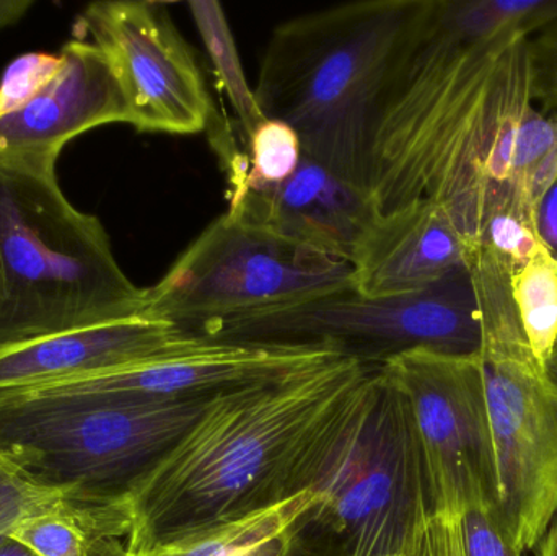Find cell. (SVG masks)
Masks as SVG:
<instances>
[{
  "mask_svg": "<svg viewBox=\"0 0 557 556\" xmlns=\"http://www.w3.org/2000/svg\"><path fill=\"white\" fill-rule=\"evenodd\" d=\"M527 38L467 41L424 0L376 107L369 196L380 214L428 199L481 248L509 195L517 129L533 107Z\"/></svg>",
  "mask_w": 557,
  "mask_h": 556,
  "instance_id": "obj_1",
  "label": "cell"
},
{
  "mask_svg": "<svg viewBox=\"0 0 557 556\" xmlns=\"http://www.w3.org/2000/svg\"><path fill=\"white\" fill-rule=\"evenodd\" d=\"M373 362L339 356L218 392L127 496V552L206 531L305 490L321 434Z\"/></svg>",
  "mask_w": 557,
  "mask_h": 556,
  "instance_id": "obj_2",
  "label": "cell"
},
{
  "mask_svg": "<svg viewBox=\"0 0 557 556\" xmlns=\"http://www.w3.org/2000/svg\"><path fill=\"white\" fill-rule=\"evenodd\" d=\"M424 0H363L305 13L271 36L255 88L301 152L369 193L380 95Z\"/></svg>",
  "mask_w": 557,
  "mask_h": 556,
  "instance_id": "obj_3",
  "label": "cell"
},
{
  "mask_svg": "<svg viewBox=\"0 0 557 556\" xmlns=\"http://www.w3.org/2000/svg\"><path fill=\"white\" fill-rule=\"evenodd\" d=\"M97 215L75 208L51 163L0 157V353L143 316Z\"/></svg>",
  "mask_w": 557,
  "mask_h": 556,
  "instance_id": "obj_4",
  "label": "cell"
},
{
  "mask_svg": "<svg viewBox=\"0 0 557 556\" xmlns=\"http://www.w3.org/2000/svg\"><path fill=\"white\" fill-rule=\"evenodd\" d=\"M208 398L54 387L2 394L0 462L71 502L127 503L137 480L198 420Z\"/></svg>",
  "mask_w": 557,
  "mask_h": 556,
  "instance_id": "obj_5",
  "label": "cell"
},
{
  "mask_svg": "<svg viewBox=\"0 0 557 556\" xmlns=\"http://www.w3.org/2000/svg\"><path fill=\"white\" fill-rule=\"evenodd\" d=\"M305 522L339 535L344 556H399L432 512L411 405L372 365L327 423L308 467Z\"/></svg>",
  "mask_w": 557,
  "mask_h": 556,
  "instance_id": "obj_6",
  "label": "cell"
},
{
  "mask_svg": "<svg viewBox=\"0 0 557 556\" xmlns=\"http://www.w3.org/2000/svg\"><path fill=\"white\" fill-rule=\"evenodd\" d=\"M483 323L484 384L496 444V519L520 556L557 515V385L536 362L510 294L512 268L481 248L471 263Z\"/></svg>",
  "mask_w": 557,
  "mask_h": 556,
  "instance_id": "obj_7",
  "label": "cell"
},
{
  "mask_svg": "<svg viewBox=\"0 0 557 556\" xmlns=\"http://www.w3.org/2000/svg\"><path fill=\"white\" fill-rule=\"evenodd\" d=\"M191 336L235 345L327 348L380 365L418 348L480 355L483 323L470 264L416 293L366 297L347 287L297 306L215 323Z\"/></svg>",
  "mask_w": 557,
  "mask_h": 556,
  "instance_id": "obj_8",
  "label": "cell"
},
{
  "mask_svg": "<svg viewBox=\"0 0 557 556\" xmlns=\"http://www.w3.org/2000/svg\"><path fill=\"white\" fill-rule=\"evenodd\" d=\"M352 286L349 261L331 257L225 212L147 289L143 316L193 335Z\"/></svg>",
  "mask_w": 557,
  "mask_h": 556,
  "instance_id": "obj_9",
  "label": "cell"
},
{
  "mask_svg": "<svg viewBox=\"0 0 557 556\" xmlns=\"http://www.w3.org/2000/svg\"><path fill=\"white\" fill-rule=\"evenodd\" d=\"M379 366L411 405L432 512L461 518L476 506L496 512L499 469L481 356L418 348Z\"/></svg>",
  "mask_w": 557,
  "mask_h": 556,
  "instance_id": "obj_10",
  "label": "cell"
},
{
  "mask_svg": "<svg viewBox=\"0 0 557 556\" xmlns=\"http://www.w3.org/2000/svg\"><path fill=\"white\" fill-rule=\"evenodd\" d=\"M74 35L90 39L110 62L136 129L198 134L211 126L215 113L201 67L166 3H90Z\"/></svg>",
  "mask_w": 557,
  "mask_h": 556,
  "instance_id": "obj_11",
  "label": "cell"
},
{
  "mask_svg": "<svg viewBox=\"0 0 557 556\" xmlns=\"http://www.w3.org/2000/svg\"><path fill=\"white\" fill-rule=\"evenodd\" d=\"M59 55L54 78L25 107L0 116V157L55 165L74 137L103 124H129L116 75L94 42L72 38Z\"/></svg>",
  "mask_w": 557,
  "mask_h": 556,
  "instance_id": "obj_12",
  "label": "cell"
},
{
  "mask_svg": "<svg viewBox=\"0 0 557 556\" xmlns=\"http://www.w3.org/2000/svg\"><path fill=\"white\" fill-rule=\"evenodd\" d=\"M227 214L350 263L379 211L369 193L301 156L281 185L231 186Z\"/></svg>",
  "mask_w": 557,
  "mask_h": 556,
  "instance_id": "obj_13",
  "label": "cell"
},
{
  "mask_svg": "<svg viewBox=\"0 0 557 556\" xmlns=\"http://www.w3.org/2000/svg\"><path fill=\"white\" fill-rule=\"evenodd\" d=\"M178 325L139 316L0 353V395L67 384L198 345Z\"/></svg>",
  "mask_w": 557,
  "mask_h": 556,
  "instance_id": "obj_14",
  "label": "cell"
},
{
  "mask_svg": "<svg viewBox=\"0 0 557 556\" xmlns=\"http://www.w3.org/2000/svg\"><path fill=\"white\" fill-rule=\"evenodd\" d=\"M476 254L438 206L421 199L370 222L350 258L352 286L366 297L416 293Z\"/></svg>",
  "mask_w": 557,
  "mask_h": 556,
  "instance_id": "obj_15",
  "label": "cell"
},
{
  "mask_svg": "<svg viewBox=\"0 0 557 556\" xmlns=\"http://www.w3.org/2000/svg\"><path fill=\"white\" fill-rule=\"evenodd\" d=\"M131 519L127 503L52 499L23 519L10 538L39 556H126Z\"/></svg>",
  "mask_w": 557,
  "mask_h": 556,
  "instance_id": "obj_16",
  "label": "cell"
},
{
  "mask_svg": "<svg viewBox=\"0 0 557 556\" xmlns=\"http://www.w3.org/2000/svg\"><path fill=\"white\" fill-rule=\"evenodd\" d=\"M314 506L301 492L247 518L160 542L126 556H287L292 539Z\"/></svg>",
  "mask_w": 557,
  "mask_h": 556,
  "instance_id": "obj_17",
  "label": "cell"
},
{
  "mask_svg": "<svg viewBox=\"0 0 557 556\" xmlns=\"http://www.w3.org/2000/svg\"><path fill=\"white\" fill-rule=\"evenodd\" d=\"M438 20L471 42L507 33L533 35L557 16V0H435Z\"/></svg>",
  "mask_w": 557,
  "mask_h": 556,
  "instance_id": "obj_18",
  "label": "cell"
},
{
  "mask_svg": "<svg viewBox=\"0 0 557 556\" xmlns=\"http://www.w3.org/2000/svg\"><path fill=\"white\" fill-rule=\"evenodd\" d=\"M510 294L530 349L546 369L557 348V263L545 248L510 273Z\"/></svg>",
  "mask_w": 557,
  "mask_h": 556,
  "instance_id": "obj_19",
  "label": "cell"
},
{
  "mask_svg": "<svg viewBox=\"0 0 557 556\" xmlns=\"http://www.w3.org/2000/svg\"><path fill=\"white\" fill-rule=\"evenodd\" d=\"M188 7L219 82L237 114L242 136L248 140L267 118L261 113L255 90L248 84L224 9L215 0H193Z\"/></svg>",
  "mask_w": 557,
  "mask_h": 556,
  "instance_id": "obj_20",
  "label": "cell"
},
{
  "mask_svg": "<svg viewBox=\"0 0 557 556\" xmlns=\"http://www.w3.org/2000/svg\"><path fill=\"white\" fill-rule=\"evenodd\" d=\"M481 248L503 258L513 271L542 248L535 231V218L513 201L510 191L506 201L487 219Z\"/></svg>",
  "mask_w": 557,
  "mask_h": 556,
  "instance_id": "obj_21",
  "label": "cell"
},
{
  "mask_svg": "<svg viewBox=\"0 0 557 556\" xmlns=\"http://www.w3.org/2000/svg\"><path fill=\"white\" fill-rule=\"evenodd\" d=\"M61 64L59 52H28L16 58L0 81V116L32 101L54 78Z\"/></svg>",
  "mask_w": 557,
  "mask_h": 556,
  "instance_id": "obj_22",
  "label": "cell"
},
{
  "mask_svg": "<svg viewBox=\"0 0 557 556\" xmlns=\"http://www.w3.org/2000/svg\"><path fill=\"white\" fill-rule=\"evenodd\" d=\"M557 150V113L530 108L517 129L509 182L516 183Z\"/></svg>",
  "mask_w": 557,
  "mask_h": 556,
  "instance_id": "obj_23",
  "label": "cell"
},
{
  "mask_svg": "<svg viewBox=\"0 0 557 556\" xmlns=\"http://www.w3.org/2000/svg\"><path fill=\"white\" fill-rule=\"evenodd\" d=\"M533 101L557 113V16L527 38Z\"/></svg>",
  "mask_w": 557,
  "mask_h": 556,
  "instance_id": "obj_24",
  "label": "cell"
},
{
  "mask_svg": "<svg viewBox=\"0 0 557 556\" xmlns=\"http://www.w3.org/2000/svg\"><path fill=\"white\" fill-rule=\"evenodd\" d=\"M54 498L58 495L29 485L0 462V544L12 535L23 519L45 508Z\"/></svg>",
  "mask_w": 557,
  "mask_h": 556,
  "instance_id": "obj_25",
  "label": "cell"
},
{
  "mask_svg": "<svg viewBox=\"0 0 557 556\" xmlns=\"http://www.w3.org/2000/svg\"><path fill=\"white\" fill-rule=\"evenodd\" d=\"M461 535L467 556H520L500 531L496 512L484 506L461 516Z\"/></svg>",
  "mask_w": 557,
  "mask_h": 556,
  "instance_id": "obj_26",
  "label": "cell"
},
{
  "mask_svg": "<svg viewBox=\"0 0 557 556\" xmlns=\"http://www.w3.org/2000/svg\"><path fill=\"white\" fill-rule=\"evenodd\" d=\"M535 231L540 244L557 263V178L536 208Z\"/></svg>",
  "mask_w": 557,
  "mask_h": 556,
  "instance_id": "obj_27",
  "label": "cell"
},
{
  "mask_svg": "<svg viewBox=\"0 0 557 556\" xmlns=\"http://www.w3.org/2000/svg\"><path fill=\"white\" fill-rule=\"evenodd\" d=\"M32 7V0H0V29L15 25Z\"/></svg>",
  "mask_w": 557,
  "mask_h": 556,
  "instance_id": "obj_28",
  "label": "cell"
},
{
  "mask_svg": "<svg viewBox=\"0 0 557 556\" xmlns=\"http://www.w3.org/2000/svg\"><path fill=\"white\" fill-rule=\"evenodd\" d=\"M536 556H557V515L535 548Z\"/></svg>",
  "mask_w": 557,
  "mask_h": 556,
  "instance_id": "obj_29",
  "label": "cell"
},
{
  "mask_svg": "<svg viewBox=\"0 0 557 556\" xmlns=\"http://www.w3.org/2000/svg\"><path fill=\"white\" fill-rule=\"evenodd\" d=\"M0 556H39L22 542L9 538L0 544Z\"/></svg>",
  "mask_w": 557,
  "mask_h": 556,
  "instance_id": "obj_30",
  "label": "cell"
},
{
  "mask_svg": "<svg viewBox=\"0 0 557 556\" xmlns=\"http://www.w3.org/2000/svg\"><path fill=\"white\" fill-rule=\"evenodd\" d=\"M546 375H548L549 381L553 384L557 385V348L556 351L553 353L552 359H549L548 365H546Z\"/></svg>",
  "mask_w": 557,
  "mask_h": 556,
  "instance_id": "obj_31",
  "label": "cell"
},
{
  "mask_svg": "<svg viewBox=\"0 0 557 556\" xmlns=\"http://www.w3.org/2000/svg\"><path fill=\"white\" fill-rule=\"evenodd\" d=\"M406 552H408V551H406ZM406 552H405V554H403V555H399V556H406Z\"/></svg>",
  "mask_w": 557,
  "mask_h": 556,
  "instance_id": "obj_32",
  "label": "cell"
}]
</instances>
